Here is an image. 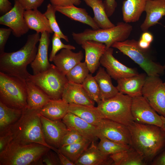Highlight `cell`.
I'll list each match as a JSON object with an SVG mask.
<instances>
[{"label": "cell", "mask_w": 165, "mask_h": 165, "mask_svg": "<svg viewBox=\"0 0 165 165\" xmlns=\"http://www.w3.org/2000/svg\"><path fill=\"white\" fill-rule=\"evenodd\" d=\"M40 38L37 33L28 36L25 45L19 50L0 54V71L25 81L30 75L27 67L34 60L37 52L36 45Z\"/></svg>", "instance_id": "cell-1"}, {"label": "cell", "mask_w": 165, "mask_h": 165, "mask_svg": "<svg viewBox=\"0 0 165 165\" xmlns=\"http://www.w3.org/2000/svg\"><path fill=\"white\" fill-rule=\"evenodd\" d=\"M131 146L147 160H151L165 145V133L161 127L134 122L128 126Z\"/></svg>", "instance_id": "cell-2"}, {"label": "cell", "mask_w": 165, "mask_h": 165, "mask_svg": "<svg viewBox=\"0 0 165 165\" xmlns=\"http://www.w3.org/2000/svg\"><path fill=\"white\" fill-rule=\"evenodd\" d=\"M7 132L11 135L12 140L16 142L23 144H39L56 153L59 151L49 145L45 140L39 109L28 108L24 109L20 117Z\"/></svg>", "instance_id": "cell-3"}, {"label": "cell", "mask_w": 165, "mask_h": 165, "mask_svg": "<svg viewBox=\"0 0 165 165\" xmlns=\"http://www.w3.org/2000/svg\"><path fill=\"white\" fill-rule=\"evenodd\" d=\"M50 149L39 144H23L12 140L0 152V165H42L41 158Z\"/></svg>", "instance_id": "cell-4"}, {"label": "cell", "mask_w": 165, "mask_h": 165, "mask_svg": "<svg viewBox=\"0 0 165 165\" xmlns=\"http://www.w3.org/2000/svg\"><path fill=\"white\" fill-rule=\"evenodd\" d=\"M133 30L132 26L129 23L119 22L113 27L98 29H86L82 32H73V38L79 45L88 40H92L104 44L106 49L112 47L116 42H122L127 39Z\"/></svg>", "instance_id": "cell-5"}, {"label": "cell", "mask_w": 165, "mask_h": 165, "mask_svg": "<svg viewBox=\"0 0 165 165\" xmlns=\"http://www.w3.org/2000/svg\"><path fill=\"white\" fill-rule=\"evenodd\" d=\"M132 97L119 92L115 96L97 103L103 119L128 126L134 122L131 112Z\"/></svg>", "instance_id": "cell-6"}, {"label": "cell", "mask_w": 165, "mask_h": 165, "mask_svg": "<svg viewBox=\"0 0 165 165\" xmlns=\"http://www.w3.org/2000/svg\"><path fill=\"white\" fill-rule=\"evenodd\" d=\"M0 101L13 108H28L26 81L0 72Z\"/></svg>", "instance_id": "cell-7"}, {"label": "cell", "mask_w": 165, "mask_h": 165, "mask_svg": "<svg viewBox=\"0 0 165 165\" xmlns=\"http://www.w3.org/2000/svg\"><path fill=\"white\" fill-rule=\"evenodd\" d=\"M112 47L118 49L138 64L148 76H160L164 72L163 65L152 60L148 50L139 47L138 41L134 39H127L116 42Z\"/></svg>", "instance_id": "cell-8"}, {"label": "cell", "mask_w": 165, "mask_h": 165, "mask_svg": "<svg viewBox=\"0 0 165 165\" xmlns=\"http://www.w3.org/2000/svg\"><path fill=\"white\" fill-rule=\"evenodd\" d=\"M28 80L33 82L53 99L62 98L64 88L68 82L66 75L53 64L42 72L31 74Z\"/></svg>", "instance_id": "cell-9"}, {"label": "cell", "mask_w": 165, "mask_h": 165, "mask_svg": "<svg viewBox=\"0 0 165 165\" xmlns=\"http://www.w3.org/2000/svg\"><path fill=\"white\" fill-rule=\"evenodd\" d=\"M142 94L157 113L165 117V86L159 76H147Z\"/></svg>", "instance_id": "cell-10"}, {"label": "cell", "mask_w": 165, "mask_h": 165, "mask_svg": "<svg viewBox=\"0 0 165 165\" xmlns=\"http://www.w3.org/2000/svg\"><path fill=\"white\" fill-rule=\"evenodd\" d=\"M96 136L99 139L105 138L131 146V135L128 126L108 119H103L96 126Z\"/></svg>", "instance_id": "cell-11"}, {"label": "cell", "mask_w": 165, "mask_h": 165, "mask_svg": "<svg viewBox=\"0 0 165 165\" xmlns=\"http://www.w3.org/2000/svg\"><path fill=\"white\" fill-rule=\"evenodd\" d=\"M131 112L134 122L160 127L163 126L161 115L157 113L142 95L132 98Z\"/></svg>", "instance_id": "cell-12"}, {"label": "cell", "mask_w": 165, "mask_h": 165, "mask_svg": "<svg viewBox=\"0 0 165 165\" xmlns=\"http://www.w3.org/2000/svg\"><path fill=\"white\" fill-rule=\"evenodd\" d=\"M24 11L19 0L15 1L12 9L0 16V24L11 29L15 37H20L26 34L29 29L24 17Z\"/></svg>", "instance_id": "cell-13"}, {"label": "cell", "mask_w": 165, "mask_h": 165, "mask_svg": "<svg viewBox=\"0 0 165 165\" xmlns=\"http://www.w3.org/2000/svg\"><path fill=\"white\" fill-rule=\"evenodd\" d=\"M112 47L107 49L100 60V64L105 68L112 78L117 81L139 74L135 68L129 67L119 61L114 57Z\"/></svg>", "instance_id": "cell-14"}, {"label": "cell", "mask_w": 165, "mask_h": 165, "mask_svg": "<svg viewBox=\"0 0 165 165\" xmlns=\"http://www.w3.org/2000/svg\"><path fill=\"white\" fill-rule=\"evenodd\" d=\"M40 117L46 142L50 145L59 149L62 138L68 129L62 119L51 120L40 114Z\"/></svg>", "instance_id": "cell-15"}, {"label": "cell", "mask_w": 165, "mask_h": 165, "mask_svg": "<svg viewBox=\"0 0 165 165\" xmlns=\"http://www.w3.org/2000/svg\"><path fill=\"white\" fill-rule=\"evenodd\" d=\"M50 34L46 31L41 34L36 57L30 64L34 75L42 72L51 66V64L49 63L48 57Z\"/></svg>", "instance_id": "cell-16"}, {"label": "cell", "mask_w": 165, "mask_h": 165, "mask_svg": "<svg viewBox=\"0 0 165 165\" xmlns=\"http://www.w3.org/2000/svg\"><path fill=\"white\" fill-rule=\"evenodd\" d=\"M62 120L68 129L75 130L84 139L95 142L98 138L96 136V126L87 123L74 114L68 112Z\"/></svg>", "instance_id": "cell-17"}, {"label": "cell", "mask_w": 165, "mask_h": 165, "mask_svg": "<svg viewBox=\"0 0 165 165\" xmlns=\"http://www.w3.org/2000/svg\"><path fill=\"white\" fill-rule=\"evenodd\" d=\"M62 99L68 104L94 106L95 102L86 93L82 84L68 82L63 92Z\"/></svg>", "instance_id": "cell-18"}, {"label": "cell", "mask_w": 165, "mask_h": 165, "mask_svg": "<svg viewBox=\"0 0 165 165\" xmlns=\"http://www.w3.org/2000/svg\"><path fill=\"white\" fill-rule=\"evenodd\" d=\"M85 51V61L90 72L94 73L99 67L100 59L107 49L104 44L92 40L83 42L81 45Z\"/></svg>", "instance_id": "cell-19"}, {"label": "cell", "mask_w": 165, "mask_h": 165, "mask_svg": "<svg viewBox=\"0 0 165 165\" xmlns=\"http://www.w3.org/2000/svg\"><path fill=\"white\" fill-rule=\"evenodd\" d=\"M145 11L146 17L140 26L143 32L147 31L151 27L159 24L160 20L165 16V0H149Z\"/></svg>", "instance_id": "cell-20"}, {"label": "cell", "mask_w": 165, "mask_h": 165, "mask_svg": "<svg viewBox=\"0 0 165 165\" xmlns=\"http://www.w3.org/2000/svg\"><path fill=\"white\" fill-rule=\"evenodd\" d=\"M147 75L138 74L118 80L116 86L119 92L130 97L142 95V90Z\"/></svg>", "instance_id": "cell-21"}, {"label": "cell", "mask_w": 165, "mask_h": 165, "mask_svg": "<svg viewBox=\"0 0 165 165\" xmlns=\"http://www.w3.org/2000/svg\"><path fill=\"white\" fill-rule=\"evenodd\" d=\"M63 49L54 57L53 61L57 68L65 75L75 66L81 62L84 57L82 51L78 52Z\"/></svg>", "instance_id": "cell-22"}, {"label": "cell", "mask_w": 165, "mask_h": 165, "mask_svg": "<svg viewBox=\"0 0 165 165\" xmlns=\"http://www.w3.org/2000/svg\"><path fill=\"white\" fill-rule=\"evenodd\" d=\"M113 161L110 156L105 154L92 141L90 146L82 154L75 165H112Z\"/></svg>", "instance_id": "cell-23"}, {"label": "cell", "mask_w": 165, "mask_h": 165, "mask_svg": "<svg viewBox=\"0 0 165 165\" xmlns=\"http://www.w3.org/2000/svg\"><path fill=\"white\" fill-rule=\"evenodd\" d=\"M24 16L29 29L39 34L45 31L51 34L53 33L49 20L44 13H42L38 9L25 10Z\"/></svg>", "instance_id": "cell-24"}, {"label": "cell", "mask_w": 165, "mask_h": 165, "mask_svg": "<svg viewBox=\"0 0 165 165\" xmlns=\"http://www.w3.org/2000/svg\"><path fill=\"white\" fill-rule=\"evenodd\" d=\"M68 112L74 114L96 126H97L103 119L97 107L94 106L69 104Z\"/></svg>", "instance_id": "cell-25"}, {"label": "cell", "mask_w": 165, "mask_h": 165, "mask_svg": "<svg viewBox=\"0 0 165 165\" xmlns=\"http://www.w3.org/2000/svg\"><path fill=\"white\" fill-rule=\"evenodd\" d=\"M55 7L57 11L72 20L86 24L94 29L100 28L93 17L88 14L85 9L77 7L74 5Z\"/></svg>", "instance_id": "cell-26"}, {"label": "cell", "mask_w": 165, "mask_h": 165, "mask_svg": "<svg viewBox=\"0 0 165 165\" xmlns=\"http://www.w3.org/2000/svg\"><path fill=\"white\" fill-rule=\"evenodd\" d=\"M69 104L62 98L51 99L41 109L39 114L51 120L62 119L68 112Z\"/></svg>", "instance_id": "cell-27"}, {"label": "cell", "mask_w": 165, "mask_h": 165, "mask_svg": "<svg viewBox=\"0 0 165 165\" xmlns=\"http://www.w3.org/2000/svg\"><path fill=\"white\" fill-rule=\"evenodd\" d=\"M148 0H124L122 7L123 21L128 23L138 21L142 13L145 11Z\"/></svg>", "instance_id": "cell-28"}, {"label": "cell", "mask_w": 165, "mask_h": 165, "mask_svg": "<svg viewBox=\"0 0 165 165\" xmlns=\"http://www.w3.org/2000/svg\"><path fill=\"white\" fill-rule=\"evenodd\" d=\"M28 108L39 109L51 99L33 82L26 81Z\"/></svg>", "instance_id": "cell-29"}, {"label": "cell", "mask_w": 165, "mask_h": 165, "mask_svg": "<svg viewBox=\"0 0 165 165\" xmlns=\"http://www.w3.org/2000/svg\"><path fill=\"white\" fill-rule=\"evenodd\" d=\"M114 165H145L147 160L131 146L125 150L110 155Z\"/></svg>", "instance_id": "cell-30"}, {"label": "cell", "mask_w": 165, "mask_h": 165, "mask_svg": "<svg viewBox=\"0 0 165 165\" xmlns=\"http://www.w3.org/2000/svg\"><path fill=\"white\" fill-rule=\"evenodd\" d=\"M94 77L99 88L100 100L112 98L119 92L113 85L111 77L104 68L100 67Z\"/></svg>", "instance_id": "cell-31"}, {"label": "cell", "mask_w": 165, "mask_h": 165, "mask_svg": "<svg viewBox=\"0 0 165 165\" xmlns=\"http://www.w3.org/2000/svg\"><path fill=\"white\" fill-rule=\"evenodd\" d=\"M23 110L9 107L0 101V135L6 133L18 120Z\"/></svg>", "instance_id": "cell-32"}, {"label": "cell", "mask_w": 165, "mask_h": 165, "mask_svg": "<svg viewBox=\"0 0 165 165\" xmlns=\"http://www.w3.org/2000/svg\"><path fill=\"white\" fill-rule=\"evenodd\" d=\"M83 0L87 5L93 9L94 15L93 18L100 28L107 29L115 26L109 19L102 0Z\"/></svg>", "instance_id": "cell-33"}, {"label": "cell", "mask_w": 165, "mask_h": 165, "mask_svg": "<svg viewBox=\"0 0 165 165\" xmlns=\"http://www.w3.org/2000/svg\"><path fill=\"white\" fill-rule=\"evenodd\" d=\"M91 142V141L88 140L84 139L76 143L61 146L59 149L75 164L89 147Z\"/></svg>", "instance_id": "cell-34"}, {"label": "cell", "mask_w": 165, "mask_h": 165, "mask_svg": "<svg viewBox=\"0 0 165 165\" xmlns=\"http://www.w3.org/2000/svg\"><path fill=\"white\" fill-rule=\"evenodd\" d=\"M89 72L86 62H81L73 68L66 76L68 82L82 84Z\"/></svg>", "instance_id": "cell-35"}, {"label": "cell", "mask_w": 165, "mask_h": 165, "mask_svg": "<svg viewBox=\"0 0 165 165\" xmlns=\"http://www.w3.org/2000/svg\"><path fill=\"white\" fill-rule=\"evenodd\" d=\"M100 139L97 146L102 153L107 155L110 156L125 150L131 147L105 138Z\"/></svg>", "instance_id": "cell-36"}, {"label": "cell", "mask_w": 165, "mask_h": 165, "mask_svg": "<svg viewBox=\"0 0 165 165\" xmlns=\"http://www.w3.org/2000/svg\"><path fill=\"white\" fill-rule=\"evenodd\" d=\"M90 97L97 103L100 100V91L97 83L92 74H89L82 84Z\"/></svg>", "instance_id": "cell-37"}, {"label": "cell", "mask_w": 165, "mask_h": 165, "mask_svg": "<svg viewBox=\"0 0 165 165\" xmlns=\"http://www.w3.org/2000/svg\"><path fill=\"white\" fill-rule=\"evenodd\" d=\"M57 11L55 7L51 4H49L44 14L49 20L51 29L54 33L57 35L61 38L67 42H69L68 37L61 31L57 21L55 13Z\"/></svg>", "instance_id": "cell-38"}, {"label": "cell", "mask_w": 165, "mask_h": 165, "mask_svg": "<svg viewBox=\"0 0 165 165\" xmlns=\"http://www.w3.org/2000/svg\"><path fill=\"white\" fill-rule=\"evenodd\" d=\"M61 38L56 34L54 33L52 38V48L49 55V60L53 61L57 53L60 50L66 49L74 50L75 47L69 44H65L61 41Z\"/></svg>", "instance_id": "cell-39"}, {"label": "cell", "mask_w": 165, "mask_h": 165, "mask_svg": "<svg viewBox=\"0 0 165 165\" xmlns=\"http://www.w3.org/2000/svg\"><path fill=\"white\" fill-rule=\"evenodd\" d=\"M84 139H85L75 130L68 129V132L62 138L61 147L76 143Z\"/></svg>", "instance_id": "cell-40"}, {"label": "cell", "mask_w": 165, "mask_h": 165, "mask_svg": "<svg viewBox=\"0 0 165 165\" xmlns=\"http://www.w3.org/2000/svg\"><path fill=\"white\" fill-rule=\"evenodd\" d=\"M50 149L42 157L41 160L43 165H61L60 161L57 153Z\"/></svg>", "instance_id": "cell-41"}, {"label": "cell", "mask_w": 165, "mask_h": 165, "mask_svg": "<svg viewBox=\"0 0 165 165\" xmlns=\"http://www.w3.org/2000/svg\"><path fill=\"white\" fill-rule=\"evenodd\" d=\"M12 32V29L9 28H0V54L4 52L5 46Z\"/></svg>", "instance_id": "cell-42"}, {"label": "cell", "mask_w": 165, "mask_h": 165, "mask_svg": "<svg viewBox=\"0 0 165 165\" xmlns=\"http://www.w3.org/2000/svg\"><path fill=\"white\" fill-rule=\"evenodd\" d=\"M25 10L37 9L44 0H18Z\"/></svg>", "instance_id": "cell-43"}, {"label": "cell", "mask_w": 165, "mask_h": 165, "mask_svg": "<svg viewBox=\"0 0 165 165\" xmlns=\"http://www.w3.org/2000/svg\"><path fill=\"white\" fill-rule=\"evenodd\" d=\"M51 4L54 6H65L71 5H79L81 0H50Z\"/></svg>", "instance_id": "cell-44"}, {"label": "cell", "mask_w": 165, "mask_h": 165, "mask_svg": "<svg viewBox=\"0 0 165 165\" xmlns=\"http://www.w3.org/2000/svg\"><path fill=\"white\" fill-rule=\"evenodd\" d=\"M103 3L106 14L108 17H110L115 11L117 2L116 0H105Z\"/></svg>", "instance_id": "cell-45"}, {"label": "cell", "mask_w": 165, "mask_h": 165, "mask_svg": "<svg viewBox=\"0 0 165 165\" xmlns=\"http://www.w3.org/2000/svg\"><path fill=\"white\" fill-rule=\"evenodd\" d=\"M12 140L11 135L8 132L0 135V152L6 148Z\"/></svg>", "instance_id": "cell-46"}, {"label": "cell", "mask_w": 165, "mask_h": 165, "mask_svg": "<svg viewBox=\"0 0 165 165\" xmlns=\"http://www.w3.org/2000/svg\"><path fill=\"white\" fill-rule=\"evenodd\" d=\"M9 0H0V13L2 15L9 12L13 8Z\"/></svg>", "instance_id": "cell-47"}, {"label": "cell", "mask_w": 165, "mask_h": 165, "mask_svg": "<svg viewBox=\"0 0 165 165\" xmlns=\"http://www.w3.org/2000/svg\"><path fill=\"white\" fill-rule=\"evenodd\" d=\"M56 153L59 157L61 165H75L67 157L63 154L59 150Z\"/></svg>", "instance_id": "cell-48"}, {"label": "cell", "mask_w": 165, "mask_h": 165, "mask_svg": "<svg viewBox=\"0 0 165 165\" xmlns=\"http://www.w3.org/2000/svg\"><path fill=\"white\" fill-rule=\"evenodd\" d=\"M153 165H165V149L152 163Z\"/></svg>", "instance_id": "cell-49"}, {"label": "cell", "mask_w": 165, "mask_h": 165, "mask_svg": "<svg viewBox=\"0 0 165 165\" xmlns=\"http://www.w3.org/2000/svg\"><path fill=\"white\" fill-rule=\"evenodd\" d=\"M140 38L151 44L154 38L152 34L147 31L143 32Z\"/></svg>", "instance_id": "cell-50"}, {"label": "cell", "mask_w": 165, "mask_h": 165, "mask_svg": "<svg viewBox=\"0 0 165 165\" xmlns=\"http://www.w3.org/2000/svg\"><path fill=\"white\" fill-rule=\"evenodd\" d=\"M138 42L139 47L144 50H148L151 45V44L146 42L141 38L138 41Z\"/></svg>", "instance_id": "cell-51"}, {"label": "cell", "mask_w": 165, "mask_h": 165, "mask_svg": "<svg viewBox=\"0 0 165 165\" xmlns=\"http://www.w3.org/2000/svg\"><path fill=\"white\" fill-rule=\"evenodd\" d=\"M161 117L163 121V126L161 128L165 133V117L161 115Z\"/></svg>", "instance_id": "cell-52"}, {"label": "cell", "mask_w": 165, "mask_h": 165, "mask_svg": "<svg viewBox=\"0 0 165 165\" xmlns=\"http://www.w3.org/2000/svg\"><path fill=\"white\" fill-rule=\"evenodd\" d=\"M163 67H164V69L165 70V63L164 65H163Z\"/></svg>", "instance_id": "cell-53"}, {"label": "cell", "mask_w": 165, "mask_h": 165, "mask_svg": "<svg viewBox=\"0 0 165 165\" xmlns=\"http://www.w3.org/2000/svg\"><path fill=\"white\" fill-rule=\"evenodd\" d=\"M164 84L165 86V82H164Z\"/></svg>", "instance_id": "cell-54"}, {"label": "cell", "mask_w": 165, "mask_h": 165, "mask_svg": "<svg viewBox=\"0 0 165 165\" xmlns=\"http://www.w3.org/2000/svg\"><path fill=\"white\" fill-rule=\"evenodd\" d=\"M14 0V1H16V0Z\"/></svg>", "instance_id": "cell-55"}]
</instances>
